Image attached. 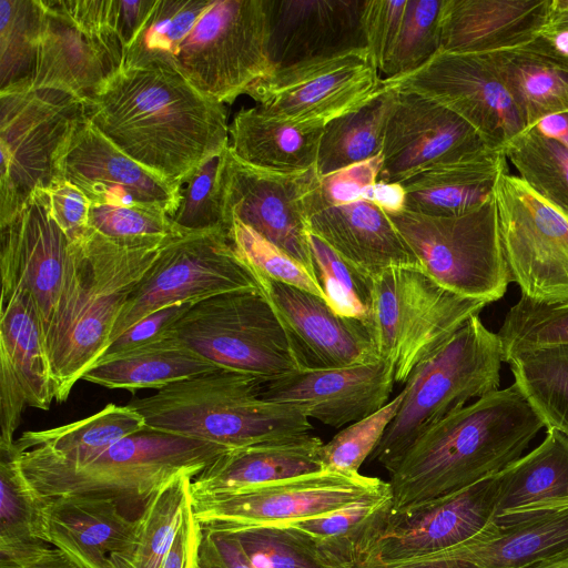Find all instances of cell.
I'll return each instance as SVG.
<instances>
[{
	"mask_svg": "<svg viewBox=\"0 0 568 568\" xmlns=\"http://www.w3.org/2000/svg\"><path fill=\"white\" fill-rule=\"evenodd\" d=\"M84 114L118 149L180 187L230 144L224 104L160 64L122 68L84 102Z\"/></svg>",
	"mask_w": 568,
	"mask_h": 568,
	"instance_id": "1",
	"label": "cell"
},
{
	"mask_svg": "<svg viewBox=\"0 0 568 568\" xmlns=\"http://www.w3.org/2000/svg\"><path fill=\"white\" fill-rule=\"evenodd\" d=\"M150 63L232 103L274 72L266 0H156L123 68Z\"/></svg>",
	"mask_w": 568,
	"mask_h": 568,
	"instance_id": "2",
	"label": "cell"
},
{
	"mask_svg": "<svg viewBox=\"0 0 568 568\" xmlns=\"http://www.w3.org/2000/svg\"><path fill=\"white\" fill-rule=\"evenodd\" d=\"M545 427L516 383L447 415L422 433L388 481L392 511L458 491L521 457Z\"/></svg>",
	"mask_w": 568,
	"mask_h": 568,
	"instance_id": "3",
	"label": "cell"
},
{
	"mask_svg": "<svg viewBox=\"0 0 568 568\" xmlns=\"http://www.w3.org/2000/svg\"><path fill=\"white\" fill-rule=\"evenodd\" d=\"M162 245L126 248L92 229L81 243H73L59 305L44 336L58 403L68 399L109 348L123 305Z\"/></svg>",
	"mask_w": 568,
	"mask_h": 568,
	"instance_id": "4",
	"label": "cell"
},
{
	"mask_svg": "<svg viewBox=\"0 0 568 568\" xmlns=\"http://www.w3.org/2000/svg\"><path fill=\"white\" fill-rule=\"evenodd\" d=\"M255 378L217 369L183 379L129 402L145 427L230 449L307 434L301 410L261 397Z\"/></svg>",
	"mask_w": 568,
	"mask_h": 568,
	"instance_id": "5",
	"label": "cell"
},
{
	"mask_svg": "<svg viewBox=\"0 0 568 568\" xmlns=\"http://www.w3.org/2000/svg\"><path fill=\"white\" fill-rule=\"evenodd\" d=\"M503 349L497 333L479 315L470 317L443 346L415 367L404 384L396 416L372 454L389 474L433 424L500 385Z\"/></svg>",
	"mask_w": 568,
	"mask_h": 568,
	"instance_id": "6",
	"label": "cell"
},
{
	"mask_svg": "<svg viewBox=\"0 0 568 568\" xmlns=\"http://www.w3.org/2000/svg\"><path fill=\"white\" fill-rule=\"evenodd\" d=\"M230 448L144 428L113 444L83 466L18 462L40 497L89 495L120 503H145L180 475L193 478Z\"/></svg>",
	"mask_w": 568,
	"mask_h": 568,
	"instance_id": "7",
	"label": "cell"
},
{
	"mask_svg": "<svg viewBox=\"0 0 568 568\" xmlns=\"http://www.w3.org/2000/svg\"><path fill=\"white\" fill-rule=\"evenodd\" d=\"M486 302L459 295L420 267H390L373 278L372 325L381 358L405 384Z\"/></svg>",
	"mask_w": 568,
	"mask_h": 568,
	"instance_id": "8",
	"label": "cell"
},
{
	"mask_svg": "<svg viewBox=\"0 0 568 568\" xmlns=\"http://www.w3.org/2000/svg\"><path fill=\"white\" fill-rule=\"evenodd\" d=\"M171 333L220 368L262 384L301 371L280 320L258 291L229 292L195 303Z\"/></svg>",
	"mask_w": 568,
	"mask_h": 568,
	"instance_id": "9",
	"label": "cell"
},
{
	"mask_svg": "<svg viewBox=\"0 0 568 568\" xmlns=\"http://www.w3.org/2000/svg\"><path fill=\"white\" fill-rule=\"evenodd\" d=\"M388 216L422 270L442 286L487 304L507 292L511 280L500 241L495 194L460 216H427L406 210Z\"/></svg>",
	"mask_w": 568,
	"mask_h": 568,
	"instance_id": "10",
	"label": "cell"
},
{
	"mask_svg": "<svg viewBox=\"0 0 568 568\" xmlns=\"http://www.w3.org/2000/svg\"><path fill=\"white\" fill-rule=\"evenodd\" d=\"M83 116V101L61 90L0 92V226L53 183L59 151Z\"/></svg>",
	"mask_w": 568,
	"mask_h": 568,
	"instance_id": "11",
	"label": "cell"
},
{
	"mask_svg": "<svg viewBox=\"0 0 568 568\" xmlns=\"http://www.w3.org/2000/svg\"><path fill=\"white\" fill-rule=\"evenodd\" d=\"M39 4L31 87L61 90L84 103L124 65L115 0H39Z\"/></svg>",
	"mask_w": 568,
	"mask_h": 568,
	"instance_id": "12",
	"label": "cell"
},
{
	"mask_svg": "<svg viewBox=\"0 0 568 568\" xmlns=\"http://www.w3.org/2000/svg\"><path fill=\"white\" fill-rule=\"evenodd\" d=\"M235 291L262 288L257 275L223 230L171 236L123 305L110 345L141 318L162 307L195 304Z\"/></svg>",
	"mask_w": 568,
	"mask_h": 568,
	"instance_id": "13",
	"label": "cell"
},
{
	"mask_svg": "<svg viewBox=\"0 0 568 568\" xmlns=\"http://www.w3.org/2000/svg\"><path fill=\"white\" fill-rule=\"evenodd\" d=\"M495 201L505 260L520 296L537 304L568 302V214L509 171L498 179Z\"/></svg>",
	"mask_w": 568,
	"mask_h": 568,
	"instance_id": "14",
	"label": "cell"
},
{
	"mask_svg": "<svg viewBox=\"0 0 568 568\" xmlns=\"http://www.w3.org/2000/svg\"><path fill=\"white\" fill-rule=\"evenodd\" d=\"M389 489L388 483L376 477L324 469L239 493L191 497L202 527L235 531L288 526Z\"/></svg>",
	"mask_w": 568,
	"mask_h": 568,
	"instance_id": "15",
	"label": "cell"
},
{
	"mask_svg": "<svg viewBox=\"0 0 568 568\" xmlns=\"http://www.w3.org/2000/svg\"><path fill=\"white\" fill-rule=\"evenodd\" d=\"M316 168L282 173L252 166L225 151L221 186L224 227L235 219L286 252L317 280L308 219L318 186Z\"/></svg>",
	"mask_w": 568,
	"mask_h": 568,
	"instance_id": "16",
	"label": "cell"
},
{
	"mask_svg": "<svg viewBox=\"0 0 568 568\" xmlns=\"http://www.w3.org/2000/svg\"><path fill=\"white\" fill-rule=\"evenodd\" d=\"M367 48L275 70L247 95L268 115L325 126L372 99L382 85Z\"/></svg>",
	"mask_w": 568,
	"mask_h": 568,
	"instance_id": "17",
	"label": "cell"
},
{
	"mask_svg": "<svg viewBox=\"0 0 568 568\" xmlns=\"http://www.w3.org/2000/svg\"><path fill=\"white\" fill-rule=\"evenodd\" d=\"M382 85L415 92L455 112L494 149L505 146L528 126L490 55L439 51L405 75Z\"/></svg>",
	"mask_w": 568,
	"mask_h": 568,
	"instance_id": "18",
	"label": "cell"
},
{
	"mask_svg": "<svg viewBox=\"0 0 568 568\" xmlns=\"http://www.w3.org/2000/svg\"><path fill=\"white\" fill-rule=\"evenodd\" d=\"M499 473L458 491L390 510L363 567L443 551L495 527Z\"/></svg>",
	"mask_w": 568,
	"mask_h": 568,
	"instance_id": "19",
	"label": "cell"
},
{
	"mask_svg": "<svg viewBox=\"0 0 568 568\" xmlns=\"http://www.w3.org/2000/svg\"><path fill=\"white\" fill-rule=\"evenodd\" d=\"M0 234L1 295L28 294L44 337L59 305L73 243L52 217L44 189L0 226Z\"/></svg>",
	"mask_w": 568,
	"mask_h": 568,
	"instance_id": "20",
	"label": "cell"
},
{
	"mask_svg": "<svg viewBox=\"0 0 568 568\" xmlns=\"http://www.w3.org/2000/svg\"><path fill=\"white\" fill-rule=\"evenodd\" d=\"M57 180L73 184L98 205L143 206L172 216L181 200L180 186L118 149L85 114L59 151Z\"/></svg>",
	"mask_w": 568,
	"mask_h": 568,
	"instance_id": "21",
	"label": "cell"
},
{
	"mask_svg": "<svg viewBox=\"0 0 568 568\" xmlns=\"http://www.w3.org/2000/svg\"><path fill=\"white\" fill-rule=\"evenodd\" d=\"M488 148L478 132L452 110L418 93L397 91L385 130L378 180L403 182Z\"/></svg>",
	"mask_w": 568,
	"mask_h": 568,
	"instance_id": "22",
	"label": "cell"
},
{
	"mask_svg": "<svg viewBox=\"0 0 568 568\" xmlns=\"http://www.w3.org/2000/svg\"><path fill=\"white\" fill-rule=\"evenodd\" d=\"M257 277L301 369L347 367L381 358L371 324L337 314L324 298L312 293Z\"/></svg>",
	"mask_w": 568,
	"mask_h": 568,
	"instance_id": "23",
	"label": "cell"
},
{
	"mask_svg": "<svg viewBox=\"0 0 568 568\" xmlns=\"http://www.w3.org/2000/svg\"><path fill=\"white\" fill-rule=\"evenodd\" d=\"M394 383L393 364L379 358L347 367L301 369L263 384L261 397L338 428L386 405Z\"/></svg>",
	"mask_w": 568,
	"mask_h": 568,
	"instance_id": "24",
	"label": "cell"
},
{
	"mask_svg": "<svg viewBox=\"0 0 568 568\" xmlns=\"http://www.w3.org/2000/svg\"><path fill=\"white\" fill-rule=\"evenodd\" d=\"M366 0H266L268 55L274 68L366 48Z\"/></svg>",
	"mask_w": 568,
	"mask_h": 568,
	"instance_id": "25",
	"label": "cell"
},
{
	"mask_svg": "<svg viewBox=\"0 0 568 568\" xmlns=\"http://www.w3.org/2000/svg\"><path fill=\"white\" fill-rule=\"evenodd\" d=\"M45 541L80 568H123L134 545L138 519L112 498L89 495L42 497Z\"/></svg>",
	"mask_w": 568,
	"mask_h": 568,
	"instance_id": "26",
	"label": "cell"
},
{
	"mask_svg": "<svg viewBox=\"0 0 568 568\" xmlns=\"http://www.w3.org/2000/svg\"><path fill=\"white\" fill-rule=\"evenodd\" d=\"M568 550V507L499 526L453 548L395 561L398 568H532Z\"/></svg>",
	"mask_w": 568,
	"mask_h": 568,
	"instance_id": "27",
	"label": "cell"
},
{
	"mask_svg": "<svg viewBox=\"0 0 568 568\" xmlns=\"http://www.w3.org/2000/svg\"><path fill=\"white\" fill-rule=\"evenodd\" d=\"M552 0H445L444 52L486 54L544 36Z\"/></svg>",
	"mask_w": 568,
	"mask_h": 568,
	"instance_id": "28",
	"label": "cell"
},
{
	"mask_svg": "<svg viewBox=\"0 0 568 568\" xmlns=\"http://www.w3.org/2000/svg\"><path fill=\"white\" fill-rule=\"evenodd\" d=\"M308 225L311 233L372 278L390 267L422 268L390 217L368 201L321 206L311 212Z\"/></svg>",
	"mask_w": 568,
	"mask_h": 568,
	"instance_id": "29",
	"label": "cell"
},
{
	"mask_svg": "<svg viewBox=\"0 0 568 568\" xmlns=\"http://www.w3.org/2000/svg\"><path fill=\"white\" fill-rule=\"evenodd\" d=\"M323 442L308 433L231 449L191 481V496L226 495L324 470Z\"/></svg>",
	"mask_w": 568,
	"mask_h": 568,
	"instance_id": "30",
	"label": "cell"
},
{
	"mask_svg": "<svg viewBox=\"0 0 568 568\" xmlns=\"http://www.w3.org/2000/svg\"><path fill=\"white\" fill-rule=\"evenodd\" d=\"M494 521L517 524L568 507V438L557 429L500 473Z\"/></svg>",
	"mask_w": 568,
	"mask_h": 568,
	"instance_id": "31",
	"label": "cell"
},
{
	"mask_svg": "<svg viewBox=\"0 0 568 568\" xmlns=\"http://www.w3.org/2000/svg\"><path fill=\"white\" fill-rule=\"evenodd\" d=\"M506 171L505 150L493 148L430 168L399 182L406 192L405 210L439 217L467 214L494 196L498 179Z\"/></svg>",
	"mask_w": 568,
	"mask_h": 568,
	"instance_id": "32",
	"label": "cell"
},
{
	"mask_svg": "<svg viewBox=\"0 0 568 568\" xmlns=\"http://www.w3.org/2000/svg\"><path fill=\"white\" fill-rule=\"evenodd\" d=\"M144 428L143 417L128 405L109 404L81 420L45 430L24 432L14 442L13 452L21 463L75 468Z\"/></svg>",
	"mask_w": 568,
	"mask_h": 568,
	"instance_id": "33",
	"label": "cell"
},
{
	"mask_svg": "<svg viewBox=\"0 0 568 568\" xmlns=\"http://www.w3.org/2000/svg\"><path fill=\"white\" fill-rule=\"evenodd\" d=\"M488 54L528 128L549 115L568 112V51L556 41L541 36Z\"/></svg>",
	"mask_w": 568,
	"mask_h": 568,
	"instance_id": "34",
	"label": "cell"
},
{
	"mask_svg": "<svg viewBox=\"0 0 568 568\" xmlns=\"http://www.w3.org/2000/svg\"><path fill=\"white\" fill-rule=\"evenodd\" d=\"M324 128L281 120L257 106L242 109L231 123L229 146L237 159L252 166L304 172L316 168Z\"/></svg>",
	"mask_w": 568,
	"mask_h": 568,
	"instance_id": "35",
	"label": "cell"
},
{
	"mask_svg": "<svg viewBox=\"0 0 568 568\" xmlns=\"http://www.w3.org/2000/svg\"><path fill=\"white\" fill-rule=\"evenodd\" d=\"M221 369L170 332L153 343L102 356L81 379L110 389H162L173 383Z\"/></svg>",
	"mask_w": 568,
	"mask_h": 568,
	"instance_id": "36",
	"label": "cell"
},
{
	"mask_svg": "<svg viewBox=\"0 0 568 568\" xmlns=\"http://www.w3.org/2000/svg\"><path fill=\"white\" fill-rule=\"evenodd\" d=\"M0 359L10 365L28 406L49 409L55 399L50 362L34 304L23 292L1 295Z\"/></svg>",
	"mask_w": 568,
	"mask_h": 568,
	"instance_id": "37",
	"label": "cell"
},
{
	"mask_svg": "<svg viewBox=\"0 0 568 568\" xmlns=\"http://www.w3.org/2000/svg\"><path fill=\"white\" fill-rule=\"evenodd\" d=\"M392 508L390 489L292 527L305 534L333 568H362Z\"/></svg>",
	"mask_w": 568,
	"mask_h": 568,
	"instance_id": "38",
	"label": "cell"
},
{
	"mask_svg": "<svg viewBox=\"0 0 568 568\" xmlns=\"http://www.w3.org/2000/svg\"><path fill=\"white\" fill-rule=\"evenodd\" d=\"M396 100V90L381 85L362 106L328 122L318 148V176L382 154L387 121Z\"/></svg>",
	"mask_w": 568,
	"mask_h": 568,
	"instance_id": "39",
	"label": "cell"
},
{
	"mask_svg": "<svg viewBox=\"0 0 568 568\" xmlns=\"http://www.w3.org/2000/svg\"><path fill=\"white\" fill-rule=\"evenodd\" d=\"M514 379L546 429L568 438V344L514 356Z\"/></svg>",
	"mask_w": 568,
	"mask_h": 568,
	"instance_id": "40",
	"label": "cell"
},
{
	"mask_svg": "<svg viewBox=\"0 0 568 568\" xmlns=\"http://www.w3.org/2000/svg\"><path fill=\"white\" fill-rule=\"evenodd\" d=\"M0 455V557H12L49 542L43 532L42 497L28 481L13 449Z\"/></svg>",
	"mask_w": 568,
	"mask_h": 568,
	"instance_id": "41",
	"label": "cell"
},
{
	"mask_svg": "<svg viewBox=\"0 0 568 568\" xmlns=\"http://www.w3.org/2000/svg\"><path fill=\"white\" fill-rule=\"evenodd\" d=\"M504 150L518 176L535 193L568 214V148L529 126Z\"/></svg>",
	"mask_w": 568,
	"mask_h": 568,
	"instance_id": "42",
	"label": "cell"
},
{
	"mask_svg": "<svg viewBox=\"0 0 568 568\" xmlns=\"http://www.w3.org/2000/svg\"><path fill=\"white\" fill-rule=\"evenodd\" d=\"M190 475L168 481L144 504L138 519L134 545L123 568H160L185 508L192 500Z\"/></svg>",
	"mask_w": 568,
	"mask_h": 568,
	"instance_id": "43",
	"label": "cell"
},
{
	"mask_svg": "<svg viewBox=\"0 0 568 568\" xmlns=\"http://www.w3.org/2000/svg\"><path fill=\"white\" fill-rule=\"evenodd\" d=\"M40 22L39 0H0V92L31 87Z\"/></svg>",
	"mask_w": 568,
	"mask_h": 568,
	"instance_id": "44",
	"label": "cell"
},
{
	"mask_svg": "<svg viewBox=\"0 0 568 568\" xmlns=\"http://www.w3.org/2000/svg\"><path fill=\"white\" fill-rule=\"evenodd\" d=\"M497 335L506 363L523 353L568 344V302L537 304L520 296Z\"/></svg>",
	"mask_w": 568,
	"mask_h": 568,
	"instance_id": "45",
	"label": "cell"
},
{
	"mask_svg": "<svg viewBox=\"0 0 568 568\" xmlns=\"http://www.w3.org/2000/svg\"><path fill=\"white\" fill-rule=\"evenodd\" d=\"M310 248L327 304L342 316L372 325L373 278L347 263L313 233H310Z\"/></svg>",
	"mask_w": 568,
	"mask_h": 568,
	"instance_id": "46",
	"label": "cell"
},
{
	"mask_svg": "<svg viewBox=\"0 0 568 568\" xmlns=\"http://www.w3.org/2000/svg\"><path fill=\"white\" fill-rule=\"evenodd\" d=\"M445 0H407L402 26L383 72L386 78L418 69L442 49Z\"/></svg>",
	"mask_w": 568,
	"mask_h": 568,
	"instance_id": "47",
	"label": "cell"
},
{
	"mask_svg": "<svg viewBox=\"0 0 568 568\" xmlns=\"http://www.w3.org/2000/svg\"><path fill=\"white\" fill-rule=\"evenodd\" d=\"M227 532L233 535L252 568H333L313 541L292 527H257Z\"/></svg>",
	"mask_w": 568,
	"mask_h": 568,
	"instance_id": "48",
	"label": "cell"
},
{
	"mask_svg": "<svg viewBox=\"0 0 568 568\" xmlns=\"http://www.w3.org/2000/svg\"><path fill=\"white\" fill-rule=\"evenodd\" d=\"M90 226L103 237L126 248L156 247L169 237L182 234L165 212L143 206L92 204Z\"/></svg>",
	"mask_w": 568,
	"mask_h": 568,
	"instance_id": "49",
	"label": "cell"
},
{
	"mask_svg": "<svg viewBox=\"0 0 568 568\" xmlns=\"http://www.w3.org/2000/svg\"><path fill=\"white\" fill-rule=\"evenodd\" d=\"M225 151L203 161L185 181L186 186L181 187L180 204L170 216L180 233L214 229L225 232L221 186Z\"/></svg>",
	"mask_w": 568,
	"mask_h": 568,
	"instance_id": "50",
	"label": "cell"
},
{
	"mask_svg": "<svg viewBox=\"0 0 568 568\" xmlns=\"http://www.w3.org/2000/svg\"><path fill=\"white\" fill-rule=\"evenodd\" d=\"M226 235L256 275L301 288L325 300L318 281L304 265L250 226L233 219L226 227Z\"/></svg>",
	"mask_w": 568,
	"mask_h": 568,
	"instance_id": "51",
	"label": "cell"
},
{
	"mask_svg": "<svg viewBox=\"0 0 568 568\" xmlns=\"http://www.w3.org/2000/svg\"><path fill=\"white\" fill-rule=\"evenodd\" d=\"M403 397L402 390L382 408L349 424L324 444L321 452L324 469L342 474H359V467L368 456H372L396 416Z\"/></svg>",
	"mask_w": 568,
	"mask_h": 568,
	"instance_id": "52",
	"label": "cell"
},
{
	"mask_svg": "<svg viewBox=\"0 0 568 568\" xmlns=\"http://www.w3.org/2000/svg\"><path fill=\"white\" fill-rule=\"evenodd\" d=\"M407 0H366L362 23L368 49L378 71L384 70L395 45Z\"/></svg>",
	"mask_w": 568,
	"mask_h": 568,
	"instance_id": "53",
	"label": "cell"
},
{
	"mask_svg": "<svg viewBox=\"0 0 568 568\" xmlns=\"http://www.w3.org/2000/svg\"><path fill=\"white\" fill-rule=\"evenodd\" d=\"M383 155L349 165L325 176L313 194L311 212L326 205H339L362 199L364 191L378 181ZM311 214V213H310Z\"/></svg>",
	"mask_w": 568,
	"mask_h": 568,
	"instance_id": "54",
	"label": "cell"
},
{
	"mask_svg": "<svg viewBox=\"0 0 568 568\" xmlns=\"http://www.w3.org/2000/svg\"><path fill=\"white\" fill-rule=\"evenodd\" d=\"M51 215L72 243H81L91 232L92 202L77 186L57 180L45 189Z\"/></svg>",
	"mask_w": 568,
	"mask_h": 568,
	"instance_id": "55",
	"label": "cell"
},
{
	"mask_svg": "<svg viewBox=\"0 0 568 568\" xmlns=\"http://www.w3.org/2000/svg\"><path fill=\"white\" fill-rule=\"evenodd\" d=\"M192 305L173 304L150 313L121 334L103 356L116 355L165 337Z\"/></svg>",
	"mask_w": 568,
	"mask_h": 568,
	"instance_id": "56",
	"label": "cell"
},
{
	"mask_svg": "<svg viewBox=\"0 0 568 568\" xmlns=\"http://www.w3.org/2000/svg\"><path fill=\"white\" fill-rule=\"evenodd\" d=\"M202 535V526L194 515L191 500L160 568H199Z\"/></svg>",
	"mask_w": 568,
	"mask_h": 568,
	"instance_id": "57",
	"label": "cell"
},
{
	"mask_svg": "<svg viewBox=\"0 0 568 568\" xmlns=\"http://www.w3.org/2000/svg\"><path fill=\"white\" fill-rule=\"evenodd\" d=\"M199 568H252L231 532L202 527Z\"/></svg>",
	"mask_w": 568,
	"mask_h": 568,
	"instance_id": "58",
	"label": "cell"
},
{
	"mask_svg": "<svg viewBox=\"0 0 568 568\" xmlns=\"http://www.w3.org/2000/svg\"><path fill=\"white\" fill-rule=\"evenodd\" d=\"M156 0H115L116 27L125 52L146 21Z\"/></svg>",
	"mask_w": 568,
	"mask_h": 568,
	"instance_id": "59",
	"label": "cell"
},
{
	"mask_svg": "<svg viewBox=\"0 0 568 568\" xmlns=\"http://www.w3.org/2000/svg\"><path fill=\"white\" fill-rule=\"evenodd\" d=\"M0 568H80L62 550L47 544L12 557H0Z\"/></svg>",
	"mask_w": 568,
	"mask_h": 568,
	"instance_id": "60",
	"label": "cell"
},
{
	"mask_svg": "<svg viewBox=\"0 0 568 568\" xmlns=\"http://www.w3.org/2000/svg\"><path fill=\"white\" fill-rule=\"evenodd\" d=\"M361 200L373 203L387 215L400 213L406 209V192L399 182L378 180L364 191Z\"/></svg>",
	"mask_w": 568,
	"mask_h": 568,
	"instance_id": "61",
	"label": "cell"
},
{
	"mask_svg": "<svg viewBox=\"0 0 568 568\" xmlns=\"http://www.w3.org/2000/svg\"><path fill=\"white\" fill-rule=\"evenodd\" d=\"M545 37L557 41L559 37L568 38V0H552Z\"/></svg>",
	"mask_w": 568,
	"mask_h": 568,
	"instance_id": "62",
	"label": "cell"
},
{
	"mask_svg": "<svg viewBox=\"0 0 568 568\" xmlns=\"http://www.w3.org/2000/svg\"><path fill=\"white\" fill-rule=\"evenodd\" d=\"M532 126L568 148V112L549 115Z\"/></svg>",
	"mask_w": 568,
	"mask_h": 568,
	"instance_id": "63",
	"label": "cell"
},
{
	"mask_svg": "<svg viewBox=\"0 0 568 568\" xmlns=\"http://www.w3.org/2000/svg\"><path fill=\"white\" fill-rule=\"evenodd\" d=\"M532 568H568V550Z\"/></svg>",
	"mask_w": 568,
	"mask_h": 568,
	"instance_id": "64",
	"label": "cell"
}]
</instances>
